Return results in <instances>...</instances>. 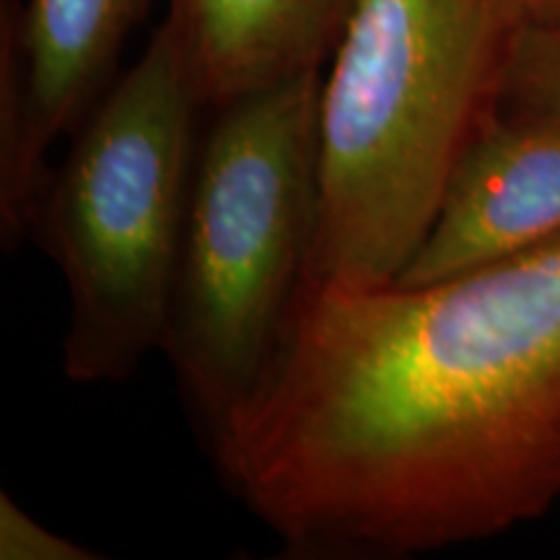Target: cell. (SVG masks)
Here are the masks:
<instances>
[{"label": "cell", "instance_id": "1", "mask_svg": "<svg viewBox=\"0 0 560 560\" xmlns=\"http://www.w3.org/2000/svg\"><path fill=\"white\" fill-rule=\"evenodd\" d=\"M285 556L402 560L560 501V234L420 285H304L210 433Z\"/></svg>", "mask_w": 560, "mask_h": 560}, {"label": "cell", "instance_id": "2", "mask_svg": "<svg viewBox=\"0 0 560 560\" xmlns=\"http://www.w3.org/2000/svg\"><path fill=\"white\" fill-rule=\"evenodd\" d=\"M522 0H355L322 68L304 285L397 283L462 153L501 109Z\"/></svg>", "mask_w": 560, "mask_h": 560}, {"label": "cell", "instance_id": "3", "mask_svg": "<svg viewBox=\"0 0 560 560\" xmlns=\"http://www.w3.org/2000/svg\"><path fill=\"white\" fill-rule=\"evenodd\" d=\"M202 107L166 13L50 170L30 236L66 283L62 371L73 384H117L164 350Z\"/></svg>", "mask_w": 560, "mask_h": 560}, {"label": "cell", "instance_id": "4", "mask_svg": "<svg viewBox=\"0 0 560 560\" xmlns=\"http://www.w3.org/2000/svg\"><path fill=\"white\" fill-rule=\"evenodd\" d=\"M322 70L215 109L200 138L164 353L208 436L247 400L310 272Z\"/></svg>", "mask_w": 560, "mask_h": 560}, {"label": "cell", "instance_id": "5", "mask_svg": "<svg viewBox=\"0 0 560 560\" xmlns=\"http://www.w3.org/2000/svg\"><path fill=\"white\" fill-rule=\"evenodd\" d=\"M151 0H26L3 50L0 94V236H30L50 177L47 153L112 86L120 50Z\"/></svg>", "mask_w": 560, "mask_h": 560}, {"label": "cell", "instance_id": "6", "mask_svg": "<svg viewBox=\"0 0 560 560\" xmlns=\"http://www.w3.org/2000/svg\"><path fill=\"white\" fill-rule=\"evenodd\" d=\"M560 234V120L499 109L462 153L436 221L397 283L420 285Z\"/></svg>", "mask_w": 560, "mask_h": 560}, {"label": "cell", "instance_id": "7", "mask_svg": "<svg viewBox=\"0 0 560 560\" xmlns=\"http://www.w3.org/2000/svg\"><path fill=\"white\" fill-rule=\"evenodd\" d=\"M355 0H172L195 83L219 109L322 70Z\"/></svg>", "mask_w": 560, "mask_h": 560}, {"label": "cell", "instance_id": "8", "mask_svg": "<svg viewBox=\"0 0 560 560\" xmlns=\"http://www.w3.org/2000/svg\"><path fill=\"white\" fill-rule=\"evenodd\" d=\"M501 109L560 120V21H527L511 52Z\"/></svg>", "mask_w": 560, "mask_h": 560}, {"label": "cell", "instance_id": "9", "mask_svg": "<svg viewBox=\"0 0 560 560\" xmlns=\"http://www.w3.org/2000/svg\"><path fill=\"white\" fill-rule=\"evenodd\" d=\"M0 558L3 560H96L100 552L68 540L34 520L9 493H0Z\"/></svg>", "mask_w": 560, "mask_h": 560}, {"label": "cell", "instance_id": "10", "mask_svg": "<svg viewBox=\"0 0 560 560\" xmlns=\"http://www.w3.org/2000/svg\"><path fill=\"white\" fill-rule=\"evenodd\" d=\"M529 21H560V0H522Z\"/></svg>", "mask_w": 560, "mask_h": 560}]
</instances>
